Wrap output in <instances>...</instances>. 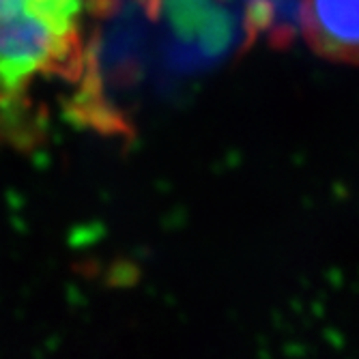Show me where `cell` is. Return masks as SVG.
Segmentation results:
<instances>
[{
    "mask_svg": "<svg viewBox=\"0 0 359 359\" xmlns=\"http://www.w3.org/2000/svg\"><path fill=\"white\" fill-rule=\"evenodd\" d=\"M292 13V0H112L90 28L72 112L121 129L125 97L217 72L258 37H284Z\"/></svg>",
    "mask_w": 359,
    "mask_h": 359,
    "instance_id": "1",
    "label": "cell"
},
{
    "mask_svg": "<svg viewBox=\"0 0 359 359\" xmlns=\"http://www.w3.org/2000/svg\"><path fill=\"white\" fill-rule=\"evenodd\" d=\"M299 30L316 54L359 65V0H302Z\"/></svg>",
    "mask_w": 359,
    "mask_h": 359,
    "instance_id": "3",
    "label": "cell"
},
{
    "mask_svg": "<svg viewBox=\"0 0 359 359\" xmlns=\"http://www.w3.org/2000/svg\"><path fill=\"white\" fill-rule=\"evenodd\" d=\"M112 0H0V106L30 104L37 88L74 84L95 22Z\"/></svg>",
    "mask_w": 359,
    "mask_h": 359,
    "instance_id": "2",
    "label": "cell"
}]
</instances>
